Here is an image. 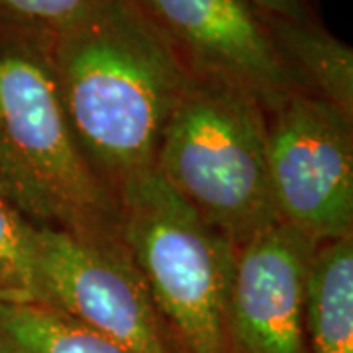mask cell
Instances as JSON below:
<instances>
[{"instance_id": "obj_1", "label": "cell", "mask_w": 353, "mask_h": 353, "mask_svg": "<svg viewBox=\"0 0 353 353\" xmlns=\"http://www.w3.org/2000/svg\"><path fill=\"white\" fill-rule=\"evenodd\" d=\"M63 108L83 155L112 189L153 169L190 69L130 0H104L51 38Z\"/></svg>"}, {"instance_id": "obj_2", "label": "cell", "mask_w": 353, "mask_h": 353, "mask_svg": "<svg viewBox=\"0 0 353 353\" xmlns=\"http://www.w3.org/2000/svg\"><path fill=\"white\" fill-rule=\"evenodd\" d=\"M0 196L36 226L120 232V202L83 155L51 38L0 28Z\"/></svg>"}, {"instance_id": "obj_3", "label": "cell", "mask_w": 353, "mask_h": 353, "mask_svg": "<svg viewBox=\"0 0 353 353\" xmlns=\"http://www.w3.org/2000/svg\"><path fill=\"white\" fill-rule=\"evenodd\" d=\"M153 171L236 248L281 222L269 173V112L243 88L190 75Z\"/></svg>"}, {"instance_id": "obj_4", "label": "cell", "mask_w": 353, "mask_h": 353, "mask_svg": "<svg viewBox=\"0 0 353 353\" xmlns=\"http://www.w3.org/2000/svg\"><path fill=\"white\" fill-rule=\"evenodd\" d=\"M120 236L165 324L187 353H230L228 290L236 245L155 171L118 189Z\"/></svg>"}, {"instance_id": "obj_5", "label": "cell", "mask_w": 353, "mask_h": 353, "mask_svg": "<svg viewBox=\"0 0 353 353\" xmlns=\"http://www.w3.org/2000/svg\"><path fill=\"white\" fill-rule=\"evenodd\" d=\"M41 299L132 353H175L120 232L36 226Z\"/></svg>"}, {"instance_id": "obj_6", "label": "cell", "mask_w": 353, "mask_h": 353, "mask_svg": "<svg viewBox=\"0 0 353 353\" xmlns=\"http://www.w3.org/2000/svg\"><path fill=\"white\" fill-rule=\"evenodd\" d=\"M269 116V173L279 220L318 243L350 236L352 116L306 92H292Z\"/></svg>"}, {"instance_id": "obj_7", "label": "cell", "mask_w": 353, "mask_h": 353, "mask_svg": "<svg viewBox=\"0 0 353 353\" xmlns=\"http://www.w3.org/2000/svg\"><path fill=\"white\" fill-rule=\"evenodd\" d=\"M179 53L190 73L253 94L273 112L301 92L263 14L248 0H130Z\"/></svg>"}, {"instance_id": "obj_8", "label": "cell", "mask_w": 353, "mask_h": 353, "mask_svg": "<svg viewBox=\"0 0 353 353\" xmlns=\"http://www.w3.org/2000/svg\"><path fill=\"white\" fill-rule=\"evenodd\" d=\"M320 243L287 222L236 248L228 334L243 353H310L304 336L306 275Z\"/></svg>"}, {"instance_id": "obj_9", "label": "cell", "mask_w": 353, "mask_h": 353, "mask_svg": "<svg viewBox=\"0 0 353 353\" xmlns=\"http://www.w3.org/2000/svg\"><path fill=\"white\" fill-rule=\"evenodd\" d=\"M265 24L301 92L330 102L353 118V50L316 20L265 16Z\"/></svg>"}, {"instance_id": "obj_10", "label": "cell", "mask_w": 353, "mask_h": 353, "mask_svg": "<svg viewBox=\"0 0 353 353\" xmlns=\"http://www.w3.org/2000/svg\"><path fill=\"white\" fill-rule=\"evenodd\" d=\"M310 353H353V236L316 248L304 289Z\"/></svg>"}, {"instance_id": "obj_11", "label": "cell", "mask_w": 353, "mask_h": 353, "mask_svg": "<svg viewBox=\"0 0 353 353\" xmlns=\"http://www.w3.org/2000/svg\"><path fill=\"white\" fill-rule=\"evenodd\" d=\"M4 353H132L61 310L41 303L0 301Z\"/></svg>"}, {"instance_id": "obj_12", "label": "cell", "mask_w": 353, "mask_h": 353, "mask_svg": "<svg viewBox=\"0 0 353 353\" xmlns=\"http://www.w3.org/2000/svg\"><path fill=\"white\" fill-rule=\"evenodd\" d=\"M38 232L0 196V301L39 303Z\"/></svg>"}, {"instance_id": "obj_13", "label": "cell", "mask_w": 353, "mask_h": 353, "mask_svg": "<svg viewBox=\"0 0 353 353\" xmlns=\"http://www.w3.org/2000/svg\"><path fill=\"white\" fill-rule=\"evenodd\" d=\"M104 0H0L2 28L57 38L81 24Z\"/></svg>"}, {"instance_id": "obj_14", "label": "cell", "mask_w": 353, "mask_h": 353, "mask_svg": "<svg viewBox=\"0 0 353 353\" xmlns=\"http://www.w3.org/2000/svg\"><path fill=\"white\" fill-rule=\"evenodd\" d=\"M248 2L265 16L287 18L296 22L316 20L310 0H248Z\"/></svg>"}, {"instance_id": "obj_15", "label": "cell", "mask_w": 353, "mask_h": 353, "mask_svg": "<svg viewBox=\"0 0 353 353\" xmlns=\"http://www.w3.org/2000/svg\"><path fill=\"white\" fill-rule=\"evenodd\" d=\"M0 353H4V352H2V350H0Z\"/></svg>"}]
</instances>
